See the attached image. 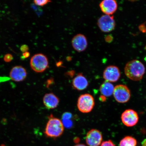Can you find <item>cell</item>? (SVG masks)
<instances>
[{
    "label": "cell",
    "mask_w": 146,
    "mask_h": 146,
    "mask_svg": "<svg viewBox=\"0 0 146 146\" xmlns=\"http://www.w3.org/2000/svg\"><path fill=\"white\" fill-rule=\"evenodd\" d=\"M145 72V66L141 62L138 60L129 61L125 67V75L133 81H140L143 78Z\"/></svg>",
    "instance_id": "1"
},
{
    "label": "cell",
    "mask_w": 146,
    "mask_h": 146,
    "mask_svg": "<svg viewBox=\"0 0 146 146\" xmlns=\"http://www.w3.org/2000/svg\"><path fill=\"white\" fill-rule=\"evenodd\" d=\"M64 126L61 120L51 115L44 131L45 135L48 137L55 138L62 134Z\"/></svg>",
    "instance_id": "2"
},
{
    "label": "cell",
    "mask_w": 146,
    "mask_h": 146,
    "mask_svg": "<svg viewBox=\"0 0 146 146\" xmlns=\"http://www.w3.org/2000/svg\"><path fill=\"white\" fill-rule=\"evenodd\" d=\"M30 64L32 70L36 72H43L48 67V58L41 53L34 55L31 58Z\"/></svg>",
    "instance_id": "3"
},
{
    "label": "cell",
    "mask_w": 146,
    "mask_h": 146,
    "mask_svg": "<svg viewBox=\"0 0 146 146\" xmlns=\"http://www.w3.org/2000/svg\"><path fill=\"white\" fill-rule=\"evenodd\" d=\"M95 105L94 97L91 94H85L81 95L78 98L77 107L80 112L86 113L90 112Z\"/></svg>",
    "instance_id": "4"
},
{
    "label": "cell",
    "mask_w": 146,
    "mask_h": 146,
    "mask_svg": "<svg viewBox=\"0 0 146 146\" xmlns=\"http://www.w3.org/2000/svg\"><path fill=\"white\" fill-rule=\"evenodd\" d=\"M98 25L102 32L108 33L112 31L115 27L114 16L107 15H102L98 20Z\"/></svg>",
    "instance_id": "5"
},
{
    "label": "cell",
    "mask_w": 146,
    "mask_h": 146,
    "mask_svg": "<svg viewBox=\"0 0 146 146\" xmlns=\"http://www.w3.org/2000/svg\"><path fill=\"white\" fill-rule=\"evenodd\" d=\"M113 95L115 99L118 103H125L130 99V91L126 86L119 85L114 88Z\"/></svg>",
    "instance_id": "6"
},
{
    "label": "cell",
    "mask_w": 146,
    "mask_h": 146,
    "mask_svg": "<svg viewBox=\"0 0 146 146\" xmlns=\"http://www.w3.org/2000/svg\"><path fill=\"white\" fill-rule=\"evenodd\" d=\"M121 119L124 125L128 127H132L138 123L139 117L135 111L127 109L122 113Z\"/></svg>",
    "instance_id": "7"
},
{
    "label": "cell",
    "mask_w": 146,
    "mask_h": 146,
    "mask_svg": "<svg viewBox=\"0 0 146 146\" xmlns=\"http://www.w3.org/2000/svg\"><path fill=\"white\" fill-rule=\"evenodd\" d=\"M103 76L106 81L115 82L120 76V72L117 67L113 65L109 66L104 71Z\"/></svg>",
    "instance_id": "8"
},
{
    "label": "cell",
    "mask_w": 146,
    "mask_h": 146,
    "mask_svg": "<svg viewBox=\"0 0 146 146\" xmlns=\"http://www.w3.org/2000/svg\"><path fill=\"white\" fill-rule=\"evenodd\" d=\"M103 137L101 132L96 129H92L87 133L86 141L89 146H99L102 143Z\"/></svg>",
    "instance_id": "9"
},
{
    "label": "cell",
    "mask_w": 146,
    "mask_h": 146,
    "mask_svg": "<svg viewBox=\"0 0 146 146\" xmlns=\"http://www.w3.org/2000/svg\"><path fill=\"white\" fill-rule=\"evenodd\" d=\"M73 48L77 52H81L86 50L88 46V41L84 35L79 34L74 36L72 40Z\"/></svg>",
    "instance_id": "10"
},
{
    "label": "cell",
    "mask_w": 146,
    "mask_h": 146,
    "mask_svg": "<svg viewBox=\"0 0 146 146\" xmlns=\"http://www.w3.org/2000/svg\"><path fill=\"white\" fill-rule=\"evenodd\" d=\"M26 69L21 66H16L13 67L10 72V77L13 81L16 82L24 80L27 76Z\"/></svg>",
    "instance_id": "11"
},
{
    "label": "cell",
    "mask_w": 146,
    "mask_h": 146,
    "mask_svg": "<svg viewBox=\"0 0 146 146\" xmlns=\"http://www.w3.org/2000/svg\"><path fill=\"white\" fill-rule=\"evenodd\" d=\"M100 7L104 13L111 15L116 11L117 4L114 0H104L100 3Z\"/></svg>",
    "instance_id": "12"
},
{
    "label": "cell",
    "mask_w": 146,
    "mask_h": 146,
    "mask_svg": "<svg viewBox=\"0 0 146 146\" xmlns=\"http://www.w3.org/2000/svg\"><path fill=\"white\" fill-rule=\"evenodd\" d=\"M86 78L82 73L78 74L73 80L72 86L74 89L78 91L85 90L88 86Z\"/></svg>",
    "instance_id": "13"
},
{
    "label": "cell",
    "mask_w": 146,
    "mask_h": 146,
    "mask_svg": "<svg viewBox=\"0 0 146 146\" xmlns=\"http://www.w3.org/2000/svg\"><path fill=\"white\" fill-rule=\"evenodd\" d=\"M43 102L47 108L52 109L57 107L59 103V100L54 94L50 93L45 95L43 98Z\"/></svg>",
    "instance_id": "14"
},
{
    "label": "cell",
    "mask_w": 146,
    "mask_h": 146,
    "mask_svg": "<svg viewBox=\"0 0 146 146\" xmlns=\"http://www.w3.org/2000/svg\"><path fill=\"white\" fill-rule=\"evenodd\" d=\"M114 87L110 82L106 81L102 84L100 87V91L103 96L106 97L112 96L113 94Z\"/></svg>",
    "instance_id": "15"
},
{
    "label": "cell",
    "mask_w": 146,
    "mask_h": 146,
    "mask_svg": "<svg viewBox=\"0 0 146 146\" xmlns=\"http://www.w3.org/2000/svg\"><path fill=\"white\" fill-rule=\"evenodd\" d=\"M135 139L130 136L125 137L120 142L119 146H137Z\"/></svg>",
    "instance_id": "16"
},
{
    "label": "cell",
    "mask_w": 146,
    "mask_h": 146,
    "mask_svg": "<svg viewBox=\"0 0 146 146\" xmlns=\"http://www.w3.org/2000/svg\"><path fill=\"white\" fill-rule=\"evenodd\" d=\"M72 115L70 113L67 112L63 115L62 117L63 122L64 125L67 128H69L72 127L73 122L72 120Z\"/></svg>",
    "instance_id": "17"
},
{
    "label": "cell",
    "mask_w": 146,
    "mask_h": 146,
    "mask_svg": "<svg viewBox=\"0 0 146 146\" xmlns=\"http://www.w3.org/2000/svg\"><path fill=\"white\" fill-rule=\"evenodd\" d=\"M50 1L47 0H43V1H38V0H35L34 2L36 5L39 6H43L46 5L49 3L51 2Z\"/></svg>",
    "instance_id": "18"
},
{
    "label": "cell",
    "mask_w": 146,
    "mask_h": 146,
    "mask_svg": "<svg viewBox=\"0 0 146 146\" xmlns=\"http://www.w3.org/2000/svg\"><path fill=\"white\" fill-rule=\"evenodd\" d=\"M13 56L11 54H8L5 55L3 58V60L6 62L8 63L11 61L13 59Z\"/></svg>",
    "instance_id": "19"
},
{
    "label": "cell",
    "mask_w": 146,
    "mask_h": 146,
    "mask_svg": "<svg viewBox=\"0 0 146 146\" xmlns=\"http://www.w3.org/2000/svg\"><path fill=\"white\" fill-rule=\"evenodd\" d=\"M100 146H116L111 140H108L102 142Z\"/></svg>",
    "instance_id": "20"
},
{
    "label": "cell",
    "mask_w": 146,
    "mask_h": 146,
    "mask_svg": "<svg viewBox=\"0 0 146 146\" xmlns=\"http://www.w3.org/2000/svg\"><path fill=\"white\" fill-rule=\"evenodd\" d=\"M21 52L23 53L28 52L29 50V48L28 46L27 45H22L20 48Z\"/></svg>",
    "instance_id": "21"
},
{
    "label": "cell",
    "mask_w": 146,
    "mask_h": 146,
    "mask_svg": "<svg viewBox=\"0 0 146 146\" xmlns=\"http://www.w3.org/2000/svg\"><path fill=\"white\" fill-rule=\"evenodd\" d=\"M105 39V41L107 42L110 43L113 41V37L112 36L109 35L106 36Z\"/></svg>",
    "instance_id": "22"
},
{
    "label": "cell",
    "mask_w": 146,
    "mask_h": 146,
    "mask_svg": "<svg viewBox=\"0 0 146 146\" xmlns=\"http://www.w3.org/2000/svg\"><path fill=\"white\" fill-rule=\"evenodd\" d=\"M23 55L25 58H28L30 56V53L28 52L23 53Z\"/></svg>",
    "instance_id": "23"
},
{
    "label": "cell",
    "mask_w": 146,
    "mask_h": 146,
    "mask_svg": "<svg viewBox=\"0 0 146 146\" xmlns=\"http://www.w3.org/2000/svg\"><path fill=\"white\" fill-rule=\"evenodd\" d=\"M100 101L102 102H104L106 100V98L105 96L102 95L100 96Z\"/></svg>",
    "instance_id": "24"
},
{
    "label": "cell",
    "mask_w": 146,
    "mask_h": 146,
    "mask_svg": "<svg viewBox=\"0 0 146 146\" xmlns=\"http://www.w3.org/2000/svg\"><path fill=\"white\" fill-rule=\"evenodd\" d=\"M142 146H146V139H144L141 143Z\"/></svg>",
    "instance_id": "25"
},
{
    "label": "cell",
    "mask_w": 146,
    "mask_h": 146,
    "mask_svg": "<svg viewBox=\"0 0 146 146\" xmlns=\"http://www.w3.org/2000/svg\"><path fill=\"white\" fill-rule=\"evenodd\" d=\"M74 141L76 143H78V142L79 141V138H76L75 139H74Z\"/></svg>",
    "instance_id": "26"
},
{
    "label": "cell",
    "mask_w": 146,
    "mask_h": 146,
    "mask_svg": "<svg viewBox=\"0 0 146 146\" xmlns=\"http://www.w3.org/2000/svg\"><path fill=\"white\" fill-rule=\"evenodd\" d=\"M74 146H86L84 145V144H77V145H74Z\"/></svg>",
    "instance_id": "27"
},
{
    "label": "cell",
    "mask_w": 146,
    "mask_h": 146,
    "mask_svg": "<svg viewBox=\"0 0 146 146\" xmlns=\"http://www.w3.org/2000/svg\"><path fill=\"white\" fill-rule=\"evenodd\" d=\"M145 49H146V46H145Z\"/></svg>",
    "instance_id": "28"
}]
</instances>
